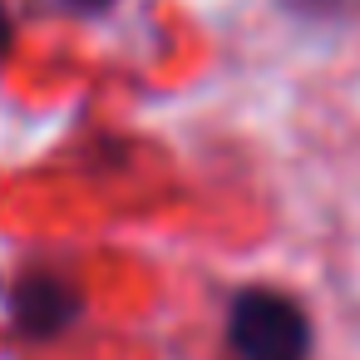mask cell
<instances>
[{
  "instance_id": "5",
  "label": "cell",
  "mask_w": 360,
  "mask_h": 360,
  "mask_svg": "<svg viewBox=\"0 0 360 360\" xmlns=\"http://www.w3.org/2000/svg\"><path fill=\"white\" fill-rule=\"evenodd\" d=\"M70 6H79V11H104V6H114V0H70Z\"/></svg>"
},
{
  "instance_id": "4",
  "label": "cell",
  "mask_w": 360,
  "mask_h": 360,
  "mask_svg": "<svg viewBox=\"0 0 360 360\" xmlns=\"http://www.w3.org/2000/svg\"><path fill=\"white\" fill-rule=\"evenodd\" d=\"M6 45H11V15H6V6H0V55H6Z\"/></svg>"
},
{
  "instance_id": "2",
  "label": "cell",
  "mask_w": 360,
  "mask_h": 360,
  "mask_svg": "<svg viewBox=\"0 0 360 360\" xmlns=\"http://www.w3.org/2000/svg\"><path fill=\"white\" fill-rule=\"evenodd\" d=\"M75 311H79L75 286L60 281V276H50V271L20 276V286H15V296H11V316H15V326H20L25 335H50V330H60Z\"/></svg>"
},
{
  "instance_id": "1",
  "label": "cell",
  "mask_w": 360,
  "mask_h": 360,
  "mask_svg": "<svg viewBox=\"0 0 360 360\" xmlns=\"http://www.w3.org/2000/svg\"><path fill=\"white\" fill-rule=\"evenodd\" d=\"M227 335L237 360H306L311 355V321L281 291H242L227 316Z\"/></svg>"
},
{
  "instance_id": "3",
  "label": "cell",
  "mask_w": 360,
  "mask_h": 360,
  "mask_svg": "<svg viewBox=\"0 0 360 360\" xmlns=\"http://www.w3.org/2000/svg\"><path fill=\"white\" fill-rule=\"evenodd\" d=\"M291 6H296V11H306V15H335L345 0H291Z\"/></svg>"
}]
</instances>
